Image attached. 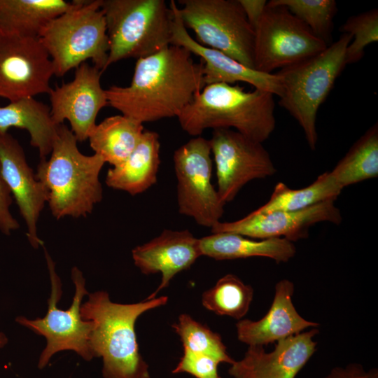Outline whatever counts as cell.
Listing matches in <instances>:
<instances>
[{
  "label": "cell",
  "mask_w": 378,
  "mask_h": 378,
  "mask_svg": "<svg viewBox=\"0 0 378 378\" xmlns=\"http://www.w3.org/2000/svg\"><path fill=\"white\" fill-rule=\"evenodd\" d=\"M178 13L197 42L254 67V29L238 0H180Z\"/></svg>",
  "instance_id": "cell-9"
},
{
  "label": "cell",
  "mask_w": 378,
  "mask_h": 378,
  "mask_svg": "<svg viewBox=\"0 0 378 378\" xmlns=\"http://www.w3.org/2000/svg\"><path fill=\"white\" fill-rule=\"evenodd\" d=\"M108 38L107 68L171 45L173 15L164 0H101Z\"/></svg>",
  "instance_id": "cell-7"
},
{
  "label": "cell",
  "mask_w": 378,
  "mask_h": 378,
  "mask_svg": "<svg viewBox=\"0 0 378 378\" xmlns=\"http://www.w3.org/2000/svg\"><path fill=\"white\" fill-rule=\"evenodd\" d=\"M202 255L217 260L264 257L287 262L296 253L293 242L284 238L255 239L229 232L212 233L200 238Z\"/></svg>",
  "instance_id": "cell-22"
},
{
  "label": "cell",
  "mask_w": 378,
  "mask_h": 378,
  "mask_svg": "<svg viewBox=\"0 0 378 378\" xmlns=\"http://www.w3.org/2000/svg\"><path fill=\"white\" fill-rule=\"evenodd\" d=\"M38 38L57 77L88 59L102 73L107 69L108 38L101 0L73 1L70 8L46 23Z\"/></svg>",
  "instance_id": "cell-6"
},
{
  "label": "cell",
  "mask_w": 378,
  "mask_h": 378,
  "mask_svg": "<svg viewBox=\"0 0 378 378\" xmlns=\"http://www.w3.org/2000/svg\"><path fill=\"white\" fill-rule=\"evenodd\" d=\"M342 189L378 176V125L369 128L329 172Z\"/></svg>",
  "instance_id": "cell-26"
},
{
  "label": "cell",
  "mask_w": 378,
  "mask_h": 378,
  "mask_svg": "<svg viewBox=\"0 0 378 378\" xmlns=\"http://www.w3.org/2000/svg\"><path fill=\"white\" fill-rule=\"evenodd\" d=\"M328 46L286 8L267 1L254 28V67L272 74L323 51Z\"/></svg>",
  "instance_id": "cell-10"
},
{
  "label": "cell",
  "mask_w": 378,
  "mask_h": 378,
  "mask_svg": "<svg viewBox=\"0 0 378 378\" xmlns=\"http://www.w3.org/2000/svg\"><path fill=\"white\" fill-rule=\"evenodd\" d=\"M220 363L211 356L183 348V356L172 373L186 372L195 378H221L218 370Z\"/></svg>",
  "instance_id": "cell-32"
},
{
  "label": "cell",
  "mask_w": 378,
  "mask_h": 378,
  "mask_svg": "<svg viewBox=\"0 0 378 378\" xmlns=\"http://www.w3.org/2000/svg\"><path fill=\"white\" fill-rule=\"evenodd\" d=\"M202 62L170 45L137 59L130 84L106 90L108 105L141 124L178 117L204 87Z\"/></svg>",
  "instance_id": "cell-1"
},
{
  "label": "cell",
  "mask_w": 378,
  "mask_h": 378,
  "mask_svg": "<svg viewBox=\"0 0 378 378\" xmlns=\"http://www.w3.org/2000/svg\"><path fill=\"white\" fill-rule=\"evenodd\" d=\"M172 328L180 337L184 349L211 356L220 363L231 365L234 361L227 354L220 335L190 315L181 314Z\"/></svg>",
  "instance_id": "cell-29"
},
{
  "label": "cell",
  "mask_w": 378,
  "mask_h": 378,
  "mask_svg": "<svg viewBox=\"0 0 378 378\" xmlns=\"http://www.w3.org/2000/svg\"><path fill=\"white\" fill-rule=\"evenodd\" d=\"M293 283L284 279L274 287L272 304L265 315L258 321L241 319L237 324L238 340L248 346L267 345L298 334L319 323L308 321L297 311L293 302Z\"/></svg>",
  "instance_id": "cell-20"
},
{
  "label": "cell",
  "mask_w": 378,
  "mask_h": 378,
  "mask_svg": "<svg viewBox=\"0 0 378 378\" xmlns=\"http://www.w3.org/2000/svg\"><path fill=\"white\" fill-rule=\"evenodd\" d=\"M342 216L335 201L328 200L298 211H252L244 218L230 222L219 221L211 233L229 232L255 239L284 238L292 242L309 237L311 226L321 222L335 225Z\"/></svg>",
  "instance_id": "cell-15"
},
{
  "label": "cell",
  "mask_w": 378,
  "mask_h": 378,
  "mask_svg": "<svg viewBox=\"0 0 378 378\" xmlns=\"http://www.w3.org/2000/svg\"><path fill=\"white\" fill-rule=\"evenodd\" d=\"M144 131L143 124L122 114L116 115L96 125L88 139L95 154L116 167L134 150Z\"/></svg>",
  "instance_id": "cell-25"
},
{
  "label": "cell",
  "mask_w": 378,
  "mask_h": 378,
  "mask_svg": "<svg viewBox=\"0 0 378 378\" xmlns=\"http://www.w3.org/2000/svg\"><path fill=\"white\" fill-rule=\"evenodd\" d=\"M8 342V339L6 334L0 331V349L4 347Z\"/></svg>",
  "instance_id": "cell-36"
},
{
  "label": "cell",
  "mask_w": 378,
  "mask_h": 378,
  "mask_svg": "<svg viewBox=\"0 0 378 378\" xmlns=\"http://www.w3.org/2000/svg\"><path fill=\"white\" fill-rule=\"evenodd\" d=\"M44 253L51 286L46 314L34 319L20 316L15 321L46 338V345L38 358L39 369H43L53 355L62 351H73L84 360H90L94 358L89 343L91 323L83 320L80 315L83 299L89 294L85 279L77 267L71 269V278L75 287L72 303L66 310L59 309L57 304L62 294L61 279L56 272L55 263L46 248Z\"/></svg>",
  "instance_id": "cell-8"
},
{
  "label": "cell",
  "mask_w": 378,
  "mask_h": 378,
  "mask_svg": "<svg viewBox=\"0 0 378 378\" xmlns=\"http://www.w3.org/2000/svg\"><path fill=\"white\" fill-rule=\"evenodd\" d=\"M274 95L224 83L205 85L177 117L188 134L200 136L207 129H231L259 143L276 127Z\"/></svg>",
  "instance_id": "cell-4"
},
{
  "label": "cell",
  "mask_w": 378,
  "mask_h": 378,
  "mask_svg": "<svg viewBox=\"0 0 378 378\" xmlns=\"http://www.w3.org/2000/svg\"><path fill=\"white\" fill-rule=\"evenodd\" d=\"M160 148L158 134L144 130L139 144L127 159L108 170L106 184L131 195L145 192L157 183Z\"/></svg>",
  "instance_id": "cell-21"
},
{
  "label": "cell",
  "mask_w": 378,
  "mask_h": 378,
  "mask_svg": "<svg viewBox=\"0 0 378 378\" xmlns=\"http://www.w3.org/2000/svg\"><path fill=\"white\" fill-rule=\"evenodd\" d=\"M342 190L329 172L321 174L309 186L300 189H292L279 182L269 200L255 211L263 214L274 211H298L323 202L335 201Z\"/></svg>",
  "instance_id": "cell-27"
},
{
  "label": "cell",
  "mask_w": 378,
  "mask_h": 378,
  "mask_svg": "<svg viewBox=\"0 0 378 378\" xmlns=\"http://www.w3.org/2000/svg\"><path fill=\"white\" fill-rule=\"evenodd\" d=\"M167 296L131 303L111 300L105 290L88 294L80 315L91 323L89 343L94 358H102L104 378H150L149 367L141 356L135 323L144 312L164 306Z\"/></svg>",
  "instance_id": "cell-2"
},
{
  "label": "cell",
  "mask_w": 378,
  "mask_h": 378,
  "mask_svg": "<svg viewBox=\"0 0 378 378\" xmlns=\"http://www.w3.org/2000/svg\"><path fill=\"white\" fill-rule=\"evenodd\" d=\"M53 76L38 38L0 36V97L14 102L49 94Z\"/></svg>",
  "instance_id": "cell-13"
},
{
  "label": "cell",
  "mask_w": 378,
  "mask_h": 378,
  "mask_svg": "<svg viewBox=\"0 0 378 378\" xmlns=\"http://www.w3.org/2000/svg\"><path fill=\"white\" fill-rule=\"evenodd\" d=\"M77 142L66 125H57L50 156L41 159L35 173L46 189L51 213L58 220L86 217L103 197L99 174L105 162L95 153H81Z\"/></svg>",
  "instance_id": "cell-3"
},
{
  "label": "cell",
  "mask_w": 378,
  "mask_h": 378,
  "mask_svg": "<svg viewBox=\"0 0 378 378\" xmlns=\"http://www.w3.org/2000/svg\"><path fill=\"white\" fill-rule=\"evenodd\" d=\"M271 5L286 8L327 45L331 44L333 18L337 13L334 0H271Z\"/></svg>",
  "instance_id": "cell-30"
},
{
  "label": "cell",
  "mask_w": 378,
  "mask_h": 378,
  "mask_svg": "<svg viewBox=\"0 0 378 378\" xmlns=\"http://www.w3.org/2000/svg\"><path fill=\"white\" fill-rule=\"evenodd\" d=\"M253 298V288L238 276L227 274L202 295V305L220 316L242 319L249 310Z\"/></svg>",
  "instance_id": "cell-28"
},
{
  "label": "cell",
  "mask_w": 378,
  "mask_h": 378,
  "mask_svg": "<svg viewBox=\"0 0 378 378\" xmlns=\"http://www.w3.org/2000/svg\"><path fill=\"white\" fill-rule=\"evenodd\" d=\"M169 7L173 15L171 45L183 47L200 57L204 86L217 83L232 85L236 82H244L255 89L269 92L278 97L280 96L281 81L276 73L259 71L220 51L202 46L189 34L174 0L170 1Z\"/></svg>",
  "instance_id": "cell-16"
},
{
  "label": "cell",
  "mask_w": 378,
  "mask_h": 378,
  "mask_svg": "<svg viewBox=\"0 0 378 378\" xmlns=\"http://www.w3.org/2000/svg\"><path fill=\"white\" fill-rule=\"evenodd\" d=\"M102 72L86 62L75 69L68 83L51 89L50 116L55 125L68 120L78 141H84L95 127L100 110L108 105L106 90L100 79Z\"/></svg>",
  "instance_id": "cell-14"
},
{
  "label": "cell",
  "mask_w": 378,
  "mask_h": 378,
  "mask_svg": "<svg viewBox=\"0 0 378 378\" xmlns=\"http://www.w3.org/2000/svg\"><path fill=\"white\" fill-rule=\"evenodd\" d=\"M340 31L351 36L346 50V64L358 62L363 58L365 48L378 41V10L373 8L349 17L341 26Z\"/></svg>",
  "instance_id": "cell-31"
},
{
  "label": "cell",
  "mask_w": 378,
  "mask_h": 378,
  "mask_svg": "<svg viewBox=\"0 0 378 378\" xmlns=\"http://www.w3.org/2000/svg\"><path fill=\"white\" fill-rule=\"evenodd\" d=\"M57 126L51 118L50 107L34 98L0 106V134L8 133L11 127L27 130L30 144L38 150L41 159L51 153Z\"/></svg>",
  "instance_id": "cell-24"
},
{
  "label": "cell",
  "mask_w": 378,
  "mask_h": 378,
  "mask_svg": "<svg viewBox=\"0 0 378 378\" xmlns=\"http://www.w3.org/2000/svg\"><path fill=\"white\" fill-rule=\"evenodd\" d=\"M0 171L26 223L29 242L38 248L43 241L38 236L37 223L48 193L28 164L22 147L8 132L0 134Z\"/></svg>",
  "instance_id": "cell-18"
},
{
  "label": "cell",
  "mask_w": 378,
  "mask_h": 378,
  "mask_svg": "<svg viewBox=\"0 0 378 378\" xmlns=\"http://www.w3.org/2000/svg\"><path fill=\"white\" fill-rule=\"evenodd\" d=\"M72 6L65 0H0V36L38 38L48 22Z\"/></svg>",
  "instance_id": "cell-23"
},
{
  "label": "cell",
  "mask_w": 378,
  "mask_h": 378,
  "mask_svg": "<svg viewBox=\"0 0 378 378\" xmlns=\"http://www.w3.org/2000/svg\"><path fill=\"white\" fill-rule=\"evenodd\" d=\"M251 27L255 28L267 4L265 0H238Z\"/></svg>",
  "instance_id": "cell-35"
},
{
  "label": "cell",
  "mask_w": 378,
  "mask_h": 378,
  "mask_svg": "<svg viewBox=\"0 0 378 378\" xmlns=\"http://www.w3.org/2000/svg\"><path fill=\"white\" fill-rule=\"evenodd\" d=\"M134 265L144 274L160 273L161 282L146 299L156 297L178 273L189 269L202 256L200 240L189 230H164L158 237L132 251Z\"/></svg>",
  "instance_id": "cell-19"
},
{
  "label": "cell",
  "mask_w": 378,
  "mask_h": 378,
  "mask_svg": "<svg viewBox=\"0 0 378 378\" xmlns=\"http://www.w3.org/2000/svg\"><path fill=\"white\" fill-rule=\"evenodd\" d=\"M351 41L349 34H342L323 51L276 72L281 88L279 104L298 122L312 150L316 149L318 139V111L346 65V50Z\"/></svg>",
  "instance_id": "cell-5"
},
{
  "label": "cell",
  "mask_w": 378,
  "mask_h": 378,
  "mask_svg": "<svg viewBox=\"0 0 378 378\" xmlns=\"http://www.w3.org/2000/svg\"><path fill=\"white\" fill-rule=\"evenodd\" d=\"M211 155L209 140L198 136L173 155L178 212L209 228L220 221L225 205L211 183Z\"/></svg>",
  "instance_id": "cell-11"
},
{
  "label": "cell",
  "mask_w": 378,
  "mask_h": 378,
  "mask_svg": "<svg viewBox=\"0 0 378 378\" xmlns=\"http://www.w3.org/2000/svg\"><path fill=\"white\" fill-rule=\"evenodd\" d=\"M312 328L276 342L267 352L262 346H248L244 357L230 365L228 373L234 378H295L316 350Z\"/></svg>",
  "instance_id": "cell-17"
},
{
  "label": "cell",
  "mask_w": 378,
  "mask_h": 378,
  "mask_svg": "<svg viewBox=\"0 0 378 378\" xmlns=\"http://www.w3.org/2000/svg\"><path fill=\"white\" fill-rule=\"evenodd\" d=\"M209 140L216 167L217 192L225 203L232 201L249 181L276 172L262 143L232 129L214 130Z\"/></svg>",
  "instance_id": "cell-12"
},
{
  "label": "cell",
  "mask_w": 378,
  "mask_h": 378,
  "mask_svg": "<svg viewBox=\"0 0 378 378\" xmlns=\"http://www.w3.org/2000/svg\"><path fill=\"white\" fill-rule=\"evenodd\" d=\"M323 378H378V370H366L359 363H349L343 367H335Z\"/></svg>",
  "instance_id": "cell-34"
},
{
  "label": "cell",
  "mask_w": 378,
  "mask_h": 378,
  "mask_svg": "<svg viewBox=\"0 0 378 378\" xmlns=\"http://www.w3.org/2000/svg\"><path fill=\"white\" fill-rule=\"evenodd\" d=\"M12 202L11 192L0 171V231L6 235L10 234L20 227L18 221L10 212Z\"/></svg>",
  "instance_id": "cell-33"
}]
</instances>
